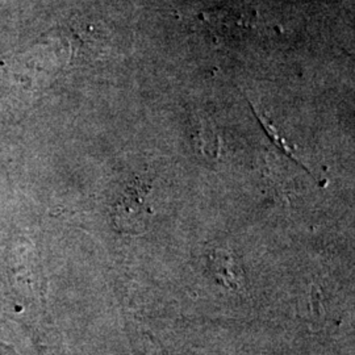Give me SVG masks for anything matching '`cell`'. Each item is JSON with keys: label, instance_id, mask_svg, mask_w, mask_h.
Segmentation results:
<instances>
[{"label": "cell", "instance_id": "6da1fadb", "mask_svg": "<svg viewBox=\"0 0 355 355\" xmlns=\"http://www.w3.org/2000/svg\"><path fill=\"white\" fill-rule=\"evenodd\" d=\"M148 192L149 184L141 180L128 189L116 209V221L120 228L125 229L127 232L139 233L146 227L150 215V209L146 204Z\"/></svg>", "mask_w": 355, "mask_h": 355}, {"label": "cell", "instance_id": "7a4b0ae2", "mask_svg": "<svg viewBox=\"0 0 355 355\" xmlns=\"http://www.w3.org/2000/svg\"><path fill=\"white\" fill-rule=\"evenodd\" d=\"M212 129V127L207 123V121H200V125H199V132H198V144L200 145L202 150L204 154L209 155V157H214V153H216V146H217V142L215 140V133H212L211 136H208V132Z\"/></svg>", "mask_w": 355, "mask_h": 355}]
</instances>
